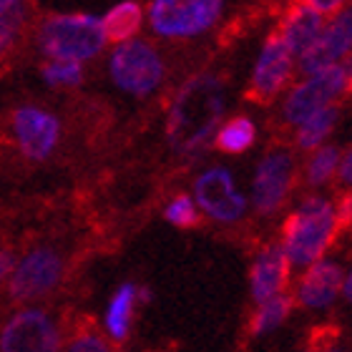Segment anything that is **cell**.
<instances>
[{"label":"cell","instance_id":"6da1fadb","mask_svg":"<svg viewBox=\"0 0 352 352\" xmlns=\"http://www.w3.org/2000/svg\"><path fill=\"white\" fill-rule=\"evenodd\" d=\"M227 113V83L214 71H197L174 88L166 103L164 133L179 156L197 159L214 146V133Z\"/></svg>","mask_w":352,"mask_h":352},{"label":"cell","instance_id":"7a4b0ae2","mask_svg":"<svg viewBox=\"0 0 352 352\" xmlns=\"http://www.w3.org/2000/svg\"><path fill=\"white\" fill-rule=\"evenodd\" d=\"M340 234L335 201L322 194H307L282 227V247L292 267H307L327 254Z\"/></svg>","mask_w":352,"mask_h":352},{"label":"cell","instance_id":"3957f363","mask_svg":"<svg viewBox=\"0 0 352 352\" xmlns=\"http://www.w3.org/2000/svg\"><path fill=\"white\" fill-rule=\"evenodd\" d=\"M38 51L45 58L88 63L106 51L101 15L94 13H48L33 30Z\"/></svg>","mask_w":352,"mask_h":352},{"label":"cell","instance_id":"277c9868","mask_svg":"<svg viewBox=\"0 0 352 352\" xmlns=\"http://www.w3.org/2000/svg\"><path fill=\"white\" fill-rule=\"evenodd\" d=\"M106 71L121 94L139 101L154 98L169 81V60L156 41L144 36L113 43L106 58Z\"/></svg>","mask_w":352,"mask_h":352},{"label":"cell","instance_id":"5b68a950","mask_svg":"<svg viewBox=\"0 0 352 352\" xmlns=\"http://www.w3.org/2000/svg\"><path fill=\"white\" fill-rule=\"evenodd\" d=\"M229 10V0H148L146 30L164 43H191L212 36Z\"/></svg>","mask_w":352,"mask_h":352},{"label":"cell","instance_id":"8992f818","mask_svg":"<svg viewBox=\"0 0 352 352\" xmlns=\"http://www.w3.org/2000/svg\"><path fill=\"white\" fill-rule=\"evenodd\" d=\"M345 96L350 94H347L345 71L340 63L315 74H300L279 96V121L287 129H294L324 106L340 103Z\"/></svg>","mask_w":352,"mask_h":352},{"label":"cell","instance_id":"52a82bcc","mask_svg":"<svg viewBox=\"0 0 352 352\" xmlns=\"http://www.w3.org/2000/svg\"><path fill=\"white\" fill-rule=\"evenodd\" d=\"M297 76V56L289 51V45L282 41L277 30H272L264 36L257 56L252 60L247 96L257 103H274Z\"/></svg>","mask_w":352,"mask_h":352},{"label":"cell","instance_id":"ba28073f","mask_svg":"<svg viewBox=\"0 0 352 352\" xmlns=\"http://www.w3.org/2000/svg\"><path fill=\"white\" fill-rule=\"evenodd\" d=\"M297 184V162L294 154L285 146H274L264 151L254 166L250 182V206L259 217H272L287 204Z\"/></svg>","mask_w":352,"mask_h":352},{"label":"cell","instance_id":"9c48e42d","mask_svg":"<svg viewBox=\"0 0 352 352\" xmlns=\"http://www.w3.org/2000/svg\"><path fill=\"white\" fill-rule=\"evenodd\" d=\"M191 197L199 212L219 224H236L247 217L250 209V197L239 189L234 174L221 164L199 171L191 184Z\"/></svg>","mask_w":352,"mask_h":352},{"label":"cell","instance_id":"30bf717a","mask_svg":"<svg viewBox=\"0 0 352 352\" xmlns=\"http://www.w3.org/2000/svg\"><path fill=\"white\" fill-rule=\"evenodd\" d=\"M352 53V3L324 18V25L315 43L297 58L300 74H315L335 63H342Z\"/></svg>","mask_w":352,"mask_h":352},{"label":"cell","instance_id":"8fae6325","mask_svg":"<svg viewBox=\"0 0 352 352\" xmlns=\"http://www.w3.org/2000/svg\"><path fill=\"white\" fill-rule=\"evenodd\" d=\"M15 144L30 162H45L60 141V121L41 106H18L10 113Z\"/></svg>","mask_w":352,"mask_h":352},{"label":"cell","instance_id":"7c38bea8","mask_svg":"<svg viewBox=\"0 0 352 352\" xmlns=\"http://www.w3.org/2000/svg\"><path fill=\"white\" fill-rule=\"evenodd\" d=\"M60 332L43 309H23L0 330V352H58Z\"/></svg>","mask_w":352,"mask_h":352},{"label":"cell","instance_id":"4fadbf2b","mask_svg":"<svg viewBox=\"0 0 352 352\" xmlns=\"http://www.w3.org/2000/svg\"><path fill=\"white\" fill-rule=\"evenodd\" d=\"M63 262L53 250H33L28 252L10 272V294L13 300L28 302L43 297L60 282Z\"/></svg>","mask_w":352,"mask_h":352},{"label":"cell","instance_id":"5bb4252c","mask_svg":"<svg viewBox=\"0 0 352 352\" xmlns=\"http://www.w3.org/2000/svg\"><path fill=\"white\" fill-rule=\"evenodd\" d=\"M345 270L335 259H317L297 282V302L307 309H327L342 294Z\"/></svg>","mask_w":352,"mask_h":352},{"label":"cell","instance_id":"9a60e30c","mask_svg":"<svg viewBox=\"0 0 352 352\" xmlns=\"http://www.w3.org/2000/svg\"><path fill=\"white\" fill-rule=\"evenodd\" d=\"M289 270L292 262L287 257L282 244H267L257 252L250 272V289L257 302L270 300L274 294L285 292L289 282Z\"/></svg>","mask_w":352,"mask_h":352},{"label":"cell","instance_id":"2e32d148","mask_svg":"<svg viewBox=\"0 0 352 352\" xmlns=\"http://www.w3.org/2000/svg\"><path fill=\"white\" fill-rule=\"evenodd\" d=\"M324 18L320 10H315L312 6H307L305 0H292L285 8V13L279 18L277 33L282 36L289 51L300 58L302 53L307 51L309 45L315 43V38L320 36V30L324 25Z\"/></svg>","mask_w":352,"mask_h":352},{"label":"cell","instance_id":"e0dca14e","mask_svg":"<svg viewBox=\"0 0 352 352\" xmlns=\"http://www.w3.org/2000/svg\"><path fill=\"white\" fill-rule=\"evenodd\" d=\"M101 23L106 41L111 45L131 41V38L141 36V30L146 28V6L139 0H121L101 15Z\"/></svg>","mask_w":352,"mask_h":352},{"label":"cell","instance_id":"ac0fdd59","mask_svg":"<svg viewBox=\"0 0 352 352\" xmlns=\"http://www.w3.org/2000/svg\"><path fill=\"white\" fill-rule=\"evenodd\" d=\"M259 136L257 121L247 113H234V116L221 118L219 129L214 133V148L221 154L239 156L247 154L250 148H254Z\"/></svg>","mask_w":352,"mask_h":352},{"label":"cell","instance_id":"d6986e66","mask_svg":"<svg viewBox=\"0 0 352 352\" xmlns=\"http://www.w3.org/2000/svg\"><path fill=\"white\" fill-rule=\"evenodd\" d=\"M340 118H342V109L340 103H332V106H324L317 113L307 116L302 124H297L292 129L294 131V146L300 151H312V148L322 146L330 141V136L335 133V129L340 126Z\"/></svg>","mask_w":352,"mask_h":352},{"label":"cell","instance_id":"ffe728a7","mask_svg":"<svg viewBox=\"0 0 352 352\" xmlns=\"http://www.w3.org/2000/svg\"><path fill=\"white\" fill-rule=\"evenodd\" d=\"M139 305V287L126 282L113 292L109 307H106V332L113 342H124L131 332L133 309Z\"/></svg>","mask_w":352,"mask_h":352},{"label":"cell","instance_id":"44dd1931","mask_svg":"<svg viewBox=\"0 0 352 352\" xmlns=\"http://www.w3.org/2000/svg\"><path fill=\"white\" fill-rule=\"evenodd\" d=\"M340 156H342V148L330 144V141L307 151V159H305V166H302V182L315 191L335 182L340 169Z\"/></svg>","mask_w":352,"mask_h":352},{"label":"cell","instance_id":"7402d4cb","mask_svg":"<svg viewBox=\"0 0 352 352\" xmlns=\"http://www.w3.org/2000/svg\"><path fill=\"white\" fill-rule=\"evenodd\" d=\"M292 305L294 300L287 292H279L274 297H270V300H262L257 312L252 315V324H250L252 335L254 338H264V335L274 332L277 327H282L287 322L289 312H292Z\"/></svg>","mask_w":352,"mask_h":352},{"label":"cell","instance_id":"603a6c76","mask_svg":"<svg viewBox=\"0 0 352 352\" xmlns=\"http://www.w3.org/2000/svg\"><path fill=\"white\" fill-rule=\"evenodd\" d=\"M41 78L51 88H78L86 78L83 63L78 60H56L45 58L41 66Z\"/></svg>","mask_w":352,"mask_h":352},{"label":"cell","instance_id":"cb8c5ba5","mask_svg":"<svg viewBox=\"0 0 352 352\" xmlns=\"http://www.w3.org/2000/svg\"><path fill=\"white\" fill-rule=\"evenodd\" d=\"M164 219L176 229H191L199 224L201 212L191 194H176L169 199V204L164 206Z\"/></svg>","mask_w":352,"mask_h":352},{"label":"cell","instance_id":"d4e9b609","mask_svg":"<svg viewBox=\"0 0 352 352\" xmlns=\"http://www.w3.org/2000/svg\"><path fill=\"white\" fill-rule=\"evenodd\" d=\"M68 352H113L106 340L98 332H81L78 338L71 340Z\"/></svg>","mask_w":352,"mask_h":352},{"label":"cell","instance_id":"484cf974","mask_svg":"<svg viewBox=\"0 0 352 352\" xmlns=\"http://www.w3.org/2000/svg\"><path fill=\"white\" fill-rule=\"evenodd\" d=\"M335 212H338L340 229L352 227V189H345V194L335 201Z\"/></svg>","mask_w":352,"mask_h":352},{"label":"cell","instance_id":"4316f807","mask_svg":"<svg viewBox=\"0 0 352 352\" xmlns=\"http://www.w3.org/2000/svg\"><path fill=\"white\" fill-rule=\"evenodd\" d=\"M338 182L345 186V189H352V146H347L340 156V169H338Z\"/></svg>","mask_w":352,"mask_h":352},{"label":"cell","instance_id":"83f0119b","mask_svg":"<svg viewBox=\"0 0 352 352\" xmlns=\"http://www.w3.org/2000/svg\"><path fill=\"white\" fill-rule=\"evenodd\" d=\"M305 3L312 6L315 10H320L322 15H330V13H335V10H340V8H345L352 0H305Z\"/></svg>","mask_w":352,"mask_h":352},{"label":"cell","instance_id":"f1b7e54d","mask_svg":"<svg viewBox=\"0 0 352 352\" xmlns=\"http://www.w3.org/2000/svg\"><path fill=\"white\" fill-rule=\"evenodd\" d=\"M13 267H15L13 254H10L8 250H0V279H3V277H10Z\"/></svg>","mask_w":352,"mask_h":352},{"label":"cell","instance_id":"f546056e","mask_svg":"<svg viewBox=\"0 0 352 352\" xmlns=\"http://www.w3.org/2000/svg\"><path fill=\"white\" fill-rule=\"evenodd\" d=\"M342 297L352 305V267L345 272V279H342Z\"/></svg>","mask_w":352,"mask_h":352},{"label":"cell","instance_id":"4dcf8cb0","mask_svg":"<svg viewBox=\"0 0 352 352\" xmlns=\"http://www.w3.org/2000/svg\"><path fill=\"white\" fill-rule=\"evenodd\" d=\"M340 66H342V71H345V81H347V94H352V53H350V56H347L345 60H342V63H340Z\"/></svg>","mask_w":352,"mask_h":352},{"label":"cell","instance_id":"1f68e13d","mask_svg":"<svg viewBox=\"0 0 352 352\" xmlns=\"http://www.w3.org/2000/svg\"><path fill=\"white\" fill-rule=\"evenodd\" d=\"M15 3H21V0H0V13H6V10H10V8H13Z\"/></svg>","mask_w":352,"mask_h":352},{"label":"cell","instance_id":"d6a6232c","mask_svg":"<svg viewBox=\"0 0 352 352\" xmlns=\"http://www.w3.org/2000/svg\"><path fill=\"white\" fill-rule=\"evenodd\" d=\"M330 352H340V350H330Z\"/></svg>","mask_w":352,"mask_h":352}]
</instances>
